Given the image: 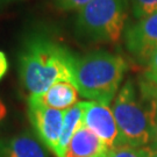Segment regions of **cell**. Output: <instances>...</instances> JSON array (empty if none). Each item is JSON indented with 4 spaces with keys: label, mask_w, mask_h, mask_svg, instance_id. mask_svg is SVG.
I'll use <instances>...</instances> for the list:
<instances>
[{
    "label": "cell",
    "mask_w": 157,
    "mask_h": 157,
    "mask_svg": "<svg viewBox=\"0 0 157 157\" xmlns=\"http://www.w3.org/2000/svg\"><path fill=\"white\" fill-rule=\"evenodd\" d=\"M77 57L69 48L42 35L26 40L19 57L20 79L30 95H41L57 82L72 83Z\"/></svg>",
    "instance_id": "obj_1"
},
{
    "label": "cell",
    "mask_w": 157,
    "mask_h": 157,
    "mask_svg": "<svg viewBox=\"0 0 157 157\" xmlns=\"http://www.w3.org/2000/svg\"><path fill=\"white\" fill-rule=\"evenodd\" d=\"M113 114L120 135V146L147 147L152 142L157 100L152 86L141 82L139 87L128 79L113 104Z\"/></svg>",
    "instance_id": "obj_2"
},
{
    "label": "cell",
    "mask_w": 157,
    "mask_h": 157,
    "mask_svg": "<svg viewBox=\"0 0 157 157\" xmlns=\"http://www.w3.org/2000/svg\"><path fill=\"white\" fill-rule=\"evenodd\" d=\"M128 64L120 55L94 50L77 57L72 84L78 93L91 101L108 105L117 97Z\"/></svg>",
    "instance_id": "obj_3"
},
{
    "label": "cell",
    "mask_w": 157,
    "mask_h": 157,
    "mask_svg": "<svg viewBox=\"0 0 157 157\" xmlns=\"http://www.w3.org/2000/svg\"><path fill=\"white\" fill-rule=\"evenodd\" d=\"M127 20L126 0H92L78 12L76 29L92 42L117 43Z\"/></svg>",
    "instance_id": "obj_4"
},
{
    "label": "cell",
    "mask_w": 157,
    "mask_h": 157,
    "mask_svg": "<svg viewBox=\"0 0 157 157\" xmlns=\"http://www.w3.org/2000/svg\"><path fill=\"white\" fill-rule=\"evenodd\" d=\"M28 117L42 143L56 154L62 134L64 111L42 105L33 97H29Z\"/></svg>",
    "instance_id": "obj_5"
},
{
    "label": "cell",
    "mask_w": 157,
    "mask_h": 157,
    "mask_svg": "<svg viewBox=\"0 0 157 157\" xmlns=\"http://www.w3.org/2000/svg\"><path fill=\"white\" fill-rule=\"evenodd\" d=\"M127 50L142 63H148L157 50V11L139 19L124 29Z\"/></svg>",
    "instance_id": "obj_6"
},
{
    "label": "cell",
    "mask_w": 157,
    "mask_h": 157,
    "mask_svg": "<svg viewBox=\"0 0 157 157\" xmlns=\"http://www.w3.org/2000/svg\"><path fill=\"white\" fill-rule=\"evenodd\" d=\"M83 124L93 132L109 149L120 146L119 128L108 105L97 101H82Z\"/></svg>",
    "instance_id": "obj_7"
},
{
    "label": "cell",
    "mask_w": 157,
    "mask_h": 157,
    "mask_svg": "<svg viewBox=\"0 0 157 157\" xmlns=\"http://www.w3.org/2000/svg\"><path fill=\"white\" fill-rule=\"evenodd\" d=\"M108 151L109 148L93 132L82 124L69 142L64 157H107Z\"/></svg>",
    "instance_id": "obj_8"
},
{
    "label": "cell",
    "mask_w": 157,
    "mask_h": 157,
    "mask_svg": "<svg viewBox=\"0 0 157 157\" xmlns=\"http://www.w3.org/2000/svg\"><path fill=\"white\" fill-rule=\"evenodd\" d=\"M0 157H47L43 146L29 133L0 140Z\"/></svg>",
    "instance_id": "obj_9"
},
{
    "label": "cell",
    "mask_w": 157,
    "mask_h": 157,
    "mask_svg": "<svg viewBox=\"0 0 157 157\" xmlns=\"http://www.w3.org/2000/svg\"><path fill=\"white\" fill-rule=\"evenodd\" d=\"M51 108L65 111L78 101V90L71 82H57L49 90L41 95H29Z\"/></svg>",
    "instance_id": "obj_10"
},
{
    "label": "cell",
    "mask_w": 157,
    "mask_h": 157,
    "mask_svg": "<svg viewBox=\"0 0 157 157\" xmlns=\"http://www.w3.org/2000/svg\"><path fill=\"white\" fill-rule=\"evenodd\" d=\"M82 124H83V105H82V101H79L76 105L64 111L62 134H61L58 149L56 152L57 157H64V152L69 142Z\"/></svg>",
    "instance_id": "obj_11"
},
{
    "label": "cell",
    "mask_w": 157,
    "mask_h": 157,
    "mask_svg": "<svg viewBox=\"0 0 157 157\" xmlns=\"http://www.w3.org/2000/svg\"><path fill=\"white\" fill-rule=\"evenodd\" d=\"M154 149L149 147L119 146L109 149L107 157H152Z\"/></svg>",
    "instance_id": "obj_12"
},
{
    "label": "cell",
    "mask_w": 157,
    "mask_h": 157,
    "mask_svg": "<svg viewBox=\"0 0 157 157\" xmlns=\"http://www.w3.org/2000/svg\"><path fill=\"white\" fill-rule=\"evenodd\" d=\"M133 14L139 20L157 11V0H129Z\"/></svg>",
    "instance_id": "obj_13"
},
{
    "label": "cell",
    "mask_w": 157,
    "mask_h": 157,
    "mask_svg": "<svg viewBox=\"0 0 157 157\" xmlns=\"http://www.w3.org/2000/svg\"><path fill=\"white\" fill-rule=\"evenodd\" d=\"M92 0H54L55 5L65 12L71 11H80L84 6H86Z\"/></svg>",
    "instance_id": "obj_14"
},
{
    "label": "cell",
    "mask_w": 157,
    "mask_h": 157,
    "mask_svg": "<svg viewBox=\"0 0 157 157\" xmlns=\"http://www.w3.org/2000/svg\"><path fill=\"white\" fill-rule=\"evenodd\" d=\"M144 77H146V80L148 83L157 86V50L152 54L148 63H147Z\"/></svg>",
    "instance_id": "obj_15"
},
{
    "label": "cell",
    "mask_w": 157,
    "mask_h": 157,
    "mask_svg": "<svg viewBox=\"0 0 157 157\" xmlns=\"http://www.w3.org/2000/svg\"><path fill=\"white\" fill-rule=\"evenodd\" d=\"M8 70V61H7V57H6L5 52L0 51V79L2 78L6 75Z\"/></svg>",
    "instance_id": "obj_16"
},
{
    "label": "cell",
    "mask_w": 157,
    "mask_h": 157,
    "mask_svg": "<svg viewBox=\"0 0 157 157\" xmlns=\"http://www.w3.org/2000/svg\"><path fill=\"white\" fill-rule=\"evenodd\" d=\"M6 115H7V107L4 104V101L0 99V122L6 118Z\"/></svg>",
    "instance_id": "obj_17"
},
{
    "label": "cell",
    "mask_w": 157,
    "mask_h": 157,
    "mask_svg": "<svg viewBox=\"0 0 157 157\" xmlns=\"http://www.w3.org/2000/svg\"><path fill=\"white\" fill-rule=\"evenodd\" d=\"M152 146L155 149H157V115H156V121H155V128H154V137H152ZM152 148V149H154Z\"/></svg>",
    "instance_id": "obj_18"
},
{
    "label": "cell",
    "mask_w": 157,
    "mask_h": 157,
    "mask_svg": "<svg viewBox=\"0 0 157 157\" xmlns=\"http://www.w3.org/2000/svg\"><path fill=\"white\" fill-rule=\"evenodd\" d=\"M152 91H154V94H155V98H156V100H157V86H155V85H152Z\"/></svg>",
    "instance_id": "obj_19"
},
{
    "label": "cell",
    "mask_w": 157,
    "mask_h": 157,
    "mask_svg": "<svg viewBox=\"0 0 157 157\" xmlns=\"http://www.w3.org/2000/svg\"><path fill=\"white\" fill-rule=\"evenodd\" d=\"M11 1H14V0H0V2H11Z\"/></svg>",
    "instance_id": "obj_20"
},
{
    "label": "cell",
    "mask_w": 157,
    "mask_h": 157,
    "mask_svg": "<svg viewBox=\"0 0 157 157\" xmlns=\"http://www.w3.org/2000/svg\"><path fill=\"white\" fill-rule=\"evenodd\" d=\"M152 157H157V149L154 150V154H152Z\"/></svg>",
    "instance_id": "obj_21"
}]
</instances>
